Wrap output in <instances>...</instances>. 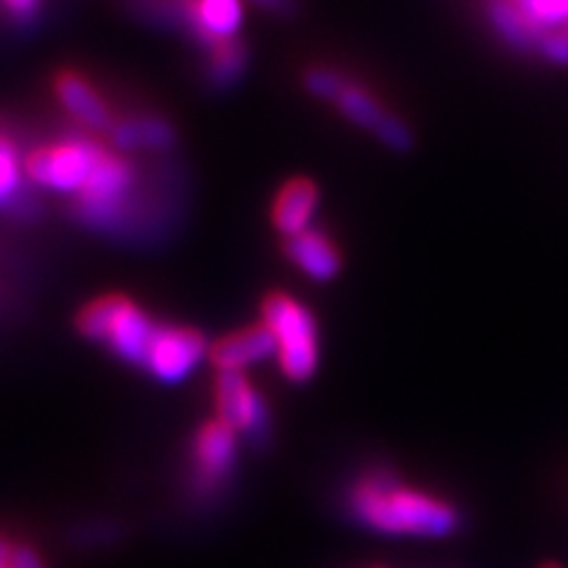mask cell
<instances>
[{
  "label": "cell",
  "mask_w": 568,
  "mask_h": 568,
  "mask_svg": "<svg viewBox=\"0 0 568 568\" xmlns=\"http://www.w3.org/2000/svg\"><path fill=\"white\" fill-rule=\"evenodd\" d=\"M133 190V166L116 154H106L79 192L81 216L88 223H112Z\"/></svg>",
  "instance_id": "5"
},
{
  "label": "cell",
  "mask_w": 568,
  "mask_h": 568,
  "mask_svg": "<svg viewBox=\"0 0 568 568\" xmlns=\"http://www.w3.org/2000/svg\"><path fill=\"white\" fill-rule=\"evenodd\" d=\"M348 507L363 526L384 536L443 538L457 526V511L448 503L407 488L386 474L361 478L351 488Z\"/></svg>",
  "instance_id": "1"
},
{
  "label": "cell",
  "mask_w": 568,
  "mask_h": 568,
  "mask_svg": "<svg viewBox=\"0 0 568 568\" xmlns=\"http://www.w3.org/2000/svg\"><path fill=\"white\" fill-rule=\"evenodd\" d=\"M237 459V434L223 422H206L192 443L194 488L213 493L221 488Z\"/></svg>",
  "instance_id": "8"
},
{
  "label": "cell",
  "mask_w": 568,
  "mask_h": 568,
  "mask_svg": "<svg viewBox=\"0 0 568 568\" xmlns=\"http://www.w3.org/2000/svg\"><path fill=\"white\" fill-rule=\"evenodd\" d=\"M12 549H14V547H12L6 538H0V568H8V566H10Z\"/></svg>",
  "instance_id": "24"
},
{
  "label": "cell",
  "mask_w": 568,
  "mask_h": 568,
  "mask_svg": "<svg viewBox=\"0 0 568 568\" xmlns=\"http://www.w3.org/2000/svg\"><path fill=\"white\" fill-rule=\"evenodd\" d=\"M213 365L219 372H244L246 367L258 365L265 358L275 355L273 334L265 325H254L240 329L223 339L209 351Z\"/></svg>",
  "instance_id": "10"
},
{
  "label": "cell",
  "mask_w": 568,
  "mask_h": 568,
  "mask_svg": "<svg viewBox=\"0 0 568 568\" xmlns=\"http://www.w3.org/2000/svg\"><path fill=\"white\" fill-rule=\"evenodd\" d=\"M538 50L549 62H555L559 67H568V27L545 31L540 36Z\"/></svg>",
  "instance_id": "20"
},
{
  "label": "cell",
  "mask_w": 568,
  "mask_h": 568,
  "mask_svg": "<svg viewBox=\"0 0 568 568\" xmlns=\"http://www.w3.org/2000/svg\"><path fill=\"white\" fill-rule=\"evenodd\" d=\"M490 20L500 36L514 45L528 50L540 43V36L545 33L536 22L530 20V14L521 8L517 0H493L490 6Z\"/></svg>",
  "instance_id": "15"
},
{
  "label": "cell",
  "mask_w": 568,
  "mask_h": 568,
  "mask_svg": "<svg viewBox=\"0 0 568 568\" xmlns=\"http://www.w3.org/2000/svg\"><path fill=\"white\" fill-rule=\"evenodd\" d=\"M348 79L342 77L339 71H334L329 67H313L306 71L304 77V83L308 91L315 95V98H323V100H329L334 102V98L339 95V91L344 88Z\"/></svg>",
  "instance_id": "19"
},
{
  "label": "cell",
  "mask_w": 568,
  "mask_h": 568,
  "mask_svg": "<svg viewBox=\"0 0 568 568\" xmlns=\"http://www.w3.org/2000/svg\"><path fill=\"white\" fill-rule=\"evenodd\" d=\"M106 154L110 152H104V148L93 140L67 138L31 152L24 169L33 183L79 194Z\"/></svg>",
  "instance_id": "4"
},
{
  "label": "cell",
  "mask_w": 568,
  "mask_h": 568,
  "mask_svg": "<svg viewBox=\"0 0 568 568\" xmlns=\"http://www.w3.org/2000/svg\"><path fill=\"white\" fill-rule=\"evenodd\" d=\"M246 67V50L240 39L221 41L211 45V64H209V79L213 85L227 88L233 85Z\"/></svg>",
  "instance_id": "17"
},
{
  "label": "cell",
  "mask_w": 568,
  "mask_h": 568,
  "mask_svg": "<svg viewBox=\"0 0 568 568\" xmlns=\"http://www.w3.org/2000/svg\"><path fill=\"white\" fill-rule=\"evenodd\" d=\"M206 353V339L197 329L162 325L142 369L150 372L159 382L178 384L187 379L202 365Z\"/></svg>",
  "instance_id": "6"
},
{
  "label": "cell",
  "mask_w": 568,
  "mask_h": 568,
  "mask_svg": "<svg viewBox=\"0 0 568 568\" xmlns=\"http://www.w3.org/2000/svg\"><path fill=\"white\" fill-rule=\"evenodd\" d=\"M216 413L219 422L235 434L263 436L268 424V410L258 390L244 377V372H219L216 379Z\"/></svg>",
  "instance_id": "9"
},
{
  "label": "cell",
  "mask_w": 568,
  "mask_h": 568,
  "mask_svg": "<svg viewBox=\"0 0 568 568\" xmlns=\"http://www.w3.org/2000/svg\"><path fill=\"white\" fill-rule=\"evenodd\" d=\"M22 185V171H20V156L12 142L0 135V204L10 202L17 190Z\"/></svg>",
  "instance_id": "18"
},
{
  "label": "cell",
  "mask_w": 568,
  "mask_h": 568,
  "mask_svg": "<svg viewBox=\"0 0 568 568\" xmlns=\"http://www.w3.org/2000/svg\"><path fill=\"white\" fill-rule=\"evenodd\" d=\"M334 104L348 121L355 123V126L372 131L390 150L405 152L413 148V133L405 126V121L390 114L375 95L365 91L363 85L346 81L339 95L334 98Z\"/></svg>",
  "instance_id": "7"
},
{
  "label": "cell",
  "mask_w": 568,
  "mask_h": 568,
  "mask_svg": "<svg viewBox=\"0 0 568 568\" xmlns=\"http://www.w3.org/2000/svg\"><path fill=\"white\" fill-rule=\"evenodd\" d=\"M79 332L110 348L116 358L145 367L152 344L162 325L142 311L135 301L110 294L91 301L79 313Z\"/></svg>",
  "instance_id": "2"
},
{
  "label": "cell",
  "mask_w": 568,
  "mask_h": 568,
  "mask_svg": "<svg viewBox=\"0 0 568 568\" xmlns=\"http://www.w3.org/2000/svg\"><path fill=\"white\" fill-rule=\"evenodd\" d=\"M114 140L123 150H133V148L164 150L173 142V131L162 119H135V121L119 123L114 129Z\"/></svg>",
  "instance_id": "16"
},
{
  "label": "cell",
  "mask_w": 568,
  "mask_h": 568,
  "mask_svg": "<svg viewBox=\"0 0 568 568\" xmlns=\"http://www.w3.org/2000/svg\"><path fill=\"white\" fill-rule=\"evenodd\" d=\"M287 256L301 273H306L315 282L332 280L342 268V256L334 242L320 233V230H304L294 237H287Z\"/></svg>",
  "instance_id": "12"
},
{
  "label": "cell",
  "mask_w": 568,
  "mask_h": 568,
  "mask_svg": "<svg viewBox=\"0 0 568 568\" xmlns=\"http://www.w3.org/2000/svg\"><path fill=\"white\" fill-rule=\"evenodd\" d=\"M3 3L14 17H20V20H27V17H31L36 8H39V0H3Z\"/></svg>",
  "instance_id": "22"
},
{
  "label": "cell",
  "mask_w": 568,
  "mask_h": 568,
  "mask_svg": "<svg viewBox=\"0 0 568 568\" xmlns=\"http://www.w3.org/2000/svg\"><path fill=\"white\" fill-rule=\"evenodd\" d=\"M320 202L317 185L308 178H294L284 183L273 202V225L284 237H294L311 227Z\"/></svg>",
  "instance_id": "11"
},
{
  "label": "cell",
  "mask_w": 568,
  "mask_h": 568,
  "mask_svg": "<svg viewBox=\"0 0 568 568\" xmlns=\"http://www.w3.org/2000/svg\"><path fill=\"white\" fill-rule=\"evenodd\" d=\"M55 91L60 102L67 106L69 114H74L88 129H110L112 114L106 110L104 100L98 95L95 88L88 83L77 71H62L55 81Z\"/></svg>",
  "instance_id": "13"
},
{
  "label": "cell",
  "mask_w": 568,
  "mask_h": 568,
  "mask_svg": "<svg viewBox=\"0 0 568 568\" xmlns=\"http://www.w3.org/2000/svg\"><path fill=\"white\" fill-rule=\"evenodd\" d=\"M190 14L197 33L209 45L237 39L244 20L242 0H192Z\"/></svg>",
  "instance_id": "14"
},
{
  "label": "cell",
  "mask_w": 568,
  "mask_h": 568,
  "mask_svg": "<svg viewBox=\"0 0 568 568\" xmlns=\"http://www.w3.org/2000/svg\"><path fill=\"white\" fill-rule=\"evenodd\" d=\"M254 3L273 12H290L292 0H254Z\"/></svg>",
  "instance_id": "23"
},
{
  "label": "cell",
  "mask_w": 568,
  "mask_h": 568,
  "mask_svg": "<svg viewBox=\"0 0 568 568\" xmlns=\"http://www.w3.org/2000/svg\"><path fill=\"white\" fill-rule=\"evenodd\" d=\"M8 568H45V564L36 549L22 545V547L12 549V559H10Z\"/></svg>",
  "instance_id": "21"
},
{
  "label": "cell",
  "mask_w": 568,
  "mask_h": 568,
  "mask_svg": "<svg viewBox=\"0 0 568 568\" xmlns=\"http://www.w3.org/2000/svg\"><path fill=\"white\" fill-rule=\"evenodd\" d=\"M273 334L275 358L292 382H306L317 369L320 344L313 313L290 294H271L263 301V323Z\"/></svg>",
  "instance_id": "3"
},
{
  "label": "cell",
  "mask_w": 568,
  "mask_h": 568,
  "mask_svg": "<svg viewBox=\"0 0 568 568\" xmlns=\"http://www.w3.org/2000/svg\"><path fill=\"white\" fill-rule=\"evenodd\" d=\"M545 568H559V566H545Z\"/></svg>",
  "instance_id": "25"
}]
</instances>
